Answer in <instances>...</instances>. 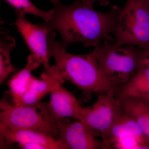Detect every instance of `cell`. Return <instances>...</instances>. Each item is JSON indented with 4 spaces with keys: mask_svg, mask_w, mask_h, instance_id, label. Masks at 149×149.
I'll return each instance as SVG.
<instances>
[{
    "mask_svg": "<svg viewBox=\"0 0 149 149\" xmlns=\"http://www.w3.org/2000/svg\"><path fill=\"white\" fill-rule=\"evenodd\" d=\"M120 88L117 97L130 98L149 102V66L140 67L139 70Z\"/></svg>",
    "mask_w": 149,
    "mask_h": 149,
    "instance_id": "obj_13",
    "label": "cell"
},
{
    "mask_svg": "<svg viewBox=\"0 0 149 149\" xmlns=\"http://www.w3.org/2000/svg\"><path fill=\"white\" fill-rule=\"evenodd\" d=\"M1 137L7 145L17 143L19 145L26 143L41 144L47 149H69L58 139L37 131L30 130H11L0 122Z\"/></svg>",
    "mask_w": 149,
    "mask_h": 149,
    "instance_id": "obj_11",
    "label": "cell"
},
{
    "mask_svg": "<svg viewBox=\"0 0 149 149\" xmlns=\"http://www.w3.org/2000/svg\"><path fill=\"white\" fill-rule=\"evenodd\" d=\"M115 39L111 36L102 41L94 50L100 69L113 87L123 85L140 68L139 55L143 49L132 45L115 47Z\"/></svg>",
    "mask_w": 149,
    "mask_h": 149,
    "instance_id": "obj_3",
    "label": "cell"
},
{
    "mask_svg": "<svg viewBox=\"0 0 149 149\" xmlns=\"http://www.w3.org/2000/svg\"><path fill=\"white\" fill-rule=\"evenodd\" d=\"M16 42L13 37L9 35L1 37L0 41V84L15 72L16 68L11 62L10 55L15 47Z\"/></svg>",
    "mask_w": 149,
    "mask_h": 149,
    "instance_id": "obj_16",
    "label": "cell"
},
{
    "mask_svg": "<svg viewBox=\"0 0 149 149\" xmlns=\"http://www.w3.org/2000/svg\"><path fill=\"white\" fill-rule=\"evenodd\" d=\"M8 4L15 13L29 14L42 19L45 23L49 22L52 17L54 9L49 11L41 10L30 0H2Z\"/></svg>",
    "mask_w": 149,
    "mask_h": 149,
    "instance_id": "obj_17",
    "label": "cell"
},
{
    "mask_svg": "<svg viewBox=\"0 0 149 149\" xmlns=\"http://www.w3.org/2000/svg\"><path fill=\"white\" fill-rule=\"evenodd\" d=\"M0 109V122L11 130H33L58 139L56 123L51 122L38 112L35 105H11L4 100H1Z\"/></svg>",
    "mask_w": 149,
    "mask_h": 149,
    "instance_id": "obj_6",
    "label": "cell"
},
{
    "mask_svg": "<svg viewBox=\"0 0 149 149\" xmlns=\"http://www.w3.org/2000/svg\"><path fill=\"white\" fill-rule=\"evenodd\" d=\"M146 2L147 5L148 6L149 10V0H146Z\"/></svg>",
    "mask_w": 149,
    "mask_h": 149,
    "instance_id": "obj_20",
    "label": "cell"
},
{
    "mask_svg": "<svg viewBox=\"0 0 149 149\" xmlns=\"http://www.w3.org/2000/svg\"><path fill=\"white\" fill-rule=\"evenodd\" d=\"M125 114L135 120L149 139V105L137 99L118 97Z\"/></svg>",
    "mask_w": 149,
    "mask_h": 149,
    "instance_id": "obj_15",
    "label": "cell"
},
{
    "mask_svg": "<svg viewBox=\"0 0 149 149\" xmlns=\"http://www.w3.org/2000/svg\"><path fill=\"white\" fill-rule=\"evenodd\" d=\"M42 64L39 58L31 53L27 58V65L9 81L8 86L14 104H17L26 93L33 75L32 72Z\"/></svg>",
    "mask_w": 149,
    "mask_h": 149,
    "instance_id": "obj_14",
    "label": "cell"
},
{
    "mask_svg": "<svg viewBox=\"0 0 149 149\" xmlns=\"http://www.w3.org/2000/svg\"><path fill=\"white\" fill-rule=\"evenodd\" d=\"M17 19L15 23L17 30L21 34L27 47L41 60L45 71L50 70L48 53V36L51 29L44 23L32 24L28 21L25 14L16 13Z\"/></svg>",
    "mask_w": 149,
    "mask_h": 149,
    "instance_id": "obj_8",
    "label": "cell"
},
{
    "mask_svg": "<svg viewBox=\"0 0 149 149\" xmlns=\"http://www.w3.org/2000/svg\"><path fill=\"white\" fill-rule=\"evenodd\" d=\"M65 80L56 65L43 72L40 79L32 76L26 93L15 105H34L48 93L61 86Z\"/></svg>",
    "mask_w": 149,
    "mask_h": 149,
    "instance_id": "obj_10",
    "label": "cell"
},
{
    "mask_svg": "<svg viewBox=\"0 0 149 149\" xmlns=\"http://www.w3.org/2000/svg\"><path fill=\"white\" fill-rule=\"evenodd\" d=\"M67 119L56 123L58 140L68 149H106L102 141L96 139L82 121L70 123Z\"/></svg>",
    "mask_w": 149,
    "mask_h": 149,
    "instance_id": "obj_9",
    "label": "cell"
},
{
    "mask_svg": "<svg viewBox=\"0 0 149 149\" xmlns=\"http://www.w3.org/2000/svg\"><path fill=\"white\" fill-rule=\"evenodd\" d=\"M50 94L49 101L35 104L43 116L55 123L68 118L79 120L82 107L72 93L61 85Z\"/></svg>",
    "mask_w": 149,
    "mask_h": 149,
    "instance_id": "obj_7",
    "label": "cell"
},
{
    "mask_svg": "<svg viewBox=\"0 0 149 149\" xmlns=\"http://www.w3.org/2000/svg\"><path fill=\"white\" fill-rule=\"evenodd\" d=\"M147 103H148L149 105V102H146Z\"/></svg>",
    "mask_w": 149,
    "mask_h": 149,
    "instance_id": "obj_21",
    "label": "cell"
},
{
    "mask_svg": "<svg viewBox=\"0 0 149 149\" xmlns=\"http://www.w3.org/2000/svg\"><path fill=\"white\" fill-rule=\"evenodd\" d=\"M114 45L149 48V10L146 0H127L119 7Z\"/></svg>",
    "mask_w": 149,
    "mask_h": 149,
    "instance_id": "obj_4",
    "label": "cell"
},
{
    "mask_svg": "<svg viewBox=\"0 0 149 149\" xmlns=\"http://www.w3.org/2000/svg\"><path fill=\"white\" fill-rule=\"evenodd\" d=\"M54 6L52 17L44 23L61 36L60 43L67 49L70 45L82 42L85 48L98 45L114 36L119 7L112 5L107 12L96 10L78 1L67 6L61 0H51Z\"/></svg>",
    "mask_w": 149,
    "mask_h": 149,
    "instance_id": "obj_1",
    "label": "cell"
},
{
    "mask_svg": "<svg viewBox=\"0 0 149 149\" xmlns=\"http://www.w3.org/2000/svg\"><path fill=\"white\" fill-rule=\"evenodd\" d=\"M55 30L48 34L49 58H54L60 75L84 92L102 93L115 88L106 80L100 69L93 50L85 54L77 55L66 52L60 42L56 40Z\"/></svg>",
    "mask_w": 149,
    "mask_h": 149,
    "instance_id": "obj_2",
    "label": "cell"
},
{
    "mask_svg": "<svg viewBox=\"0 0 149 149\" xmlns=\"http://www.w3.org/2000/svg\"><path fill=\"white\" fill-rule=\"evenodd\" d=\"M115 89L100 93L94 104L82 107L79 119L94 136H101L103 142L113 125L124 113Z\"/></svg>",
    "mask_w": 149,
    "mask_h": 149,
    "instance_id": "obj_5",
    "label": "cell"
},
{
    "mask_svg": "<svg viewBox=\"0 0 149 149\" xmlns=\"http://www.w3.org/2000/svg\"><path fill=\"white\" fill-rule=\"evenodd\" d=\"M74 1H79L88 7L93 8V5L95 3H98L100 5L105 6L109 5L111 0H74Z\"/></svg>",
    "mask_w": 149,
    "mask_h": 149,
    "instance_id": "obj_19",
    "label": "cell"
},
{
    "mask_svg": "<svg viewBox=\"0 0 149 149\" xmlns=\"http://www.w3.org/2000/svg\"><path fill=\"white\" fill-rule=\"evenodd\" d=\"M140 67L149 66V48L142 49L139 55Z\"/></svg>",
    "mask_w": 149,
    "mask_h": 149,
    "instance_id": "obj_18",
    "label": "cell"
},
{
    "mask_svg": "<svg viewBox=\"0 0 149 149\" xmlns=\"http://www.w3.org/2000/svg\"><path fill=\"white\" fill-rule=\"evenodd\" d=\"M135 137L149 149V139L137 123L128 115L124 114L113 125L103 141L106 149H110L113 141L123 137Z\"/></svg>",
    "mask_w": 149,
    "mask_h": 149,
    "instance_id": "obj_12",
    "label": "cell"
}]
</instances>
